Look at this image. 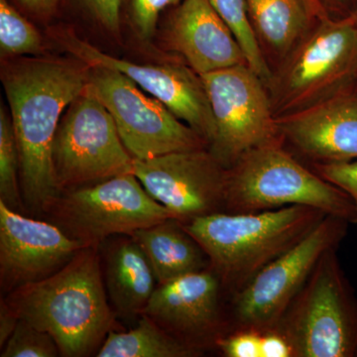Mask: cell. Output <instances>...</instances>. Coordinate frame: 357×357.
Wrapping results in <instances>:
<instances>
[{
    "label": "cell",
    "mask_w": 357,
    "mask_h": 357,
    "mask_svg": "<svg viewBox=\"0 0 357 357\" xmlns=\"http://www.w3.org/2000/svg\"><path fill=\"white\" fill-rule=\"evenodd\" d=\"M28 58L7 62L1 81L13 121L23 202L46 211L62 192L53 164V143L66 109L89 84L91 68L81 61Z\"/></svg>",
    "instance_id": "1"
},
{
    "label": "cell",
    "mask_w": 357,
    "mask_h": 357,
    "mask_svg": "<svg viewBox=\"0 0 357 357\" xmlns=\"http://www.w3.org/2000/svg\"><path fill=\"white\" fill-rule=\"evenodd\" d=\"M98 250L81 249L55 274L3 299L18 319L50 333L61 356L98 354L114 325Z\"/></svg>",
    "instance_id": "2"
},
{
    "label": "cell",
    "mask_w": 357,
    "mask_h": 357,
    "mask_svg": "<svg viewBox=\"0 0 357 357\" xmlns=\"http://www.w3.org/2000/svg\"><path fill=\"white\" fill-rule=\"evenodd\" d=\"M326 213L306 206L256 213H215L182 222L232 297L270 262L292 248Z\"/></svg>",
    "instance_id": "3"
},
{
    "label": "cell",
    "mask_w": 357,
    "mask_h": 357,
    "mask_svg": "<svg viewBox=\"0 0 357 357\" xmlns=\"http://www.w3.org/2000/svg\"><path fill=\"white\" fill-rule=\"evenodd\" d=\"M306 206L357 225L351 197L274 142L249 150L227 170L225 213Z\"/></svg>",
    "instance_id": "4"
},
{
    "label": "cell",
    "mask_w": 357,
    "mask_h": 357,
    "mask_svg": "<svg viewBox=\"0 0 357 357\" xmlns=\"http://www.w3.org/2000/svg\"><path fill=\"white\" fill-rule=\"evenodd\" d=\"M337 249L321 256L274 330L287 338L294 357L357 356V301Z\"/></svg>",
    "instance_id": "5"
},
{
    "label": "cell",
    "mask_w": 357,
    "mask_h": 357,
    "mask_svg": "<svg viewBox=\"0 0 357 357\" xmlns=\"http://www.w3.org/2000/svg\"><path fill=\"white\" fill-rule=\"evenodd\" d=\"M45 213L67 236L86 248H100L107 237L131 236L138 229L176 218L148 194L133 173L89 187L65 190L49 204Z\"/></svg>",
    "instance_id": "6"
},
{
    "label": "cell",
    "mask_w": 357,
    "mask_h": 357,
    "mask_svg": "<svg viewBox=\"0 0 357 357\" xmlns=\"http://www.w3.org/2000/svg\"><path fill=\"white\" fill-rule=\"evenodd\" d=\"M349 223L326 215L302 241L260 270L229 299L230 332L274 331L321 256L338 248Z\"/></svg>",
    "instance_id": "7"
},
{
    "label": "cell",
    "mask_w": 357,
    "mask_h": 357,
    "mask_svg": "<svg viewBox=\"0 0 357 357\" xmlns=\"http://www.w3.org/2000/svg\"><path fill=\"white\" fill-rule=\"evenodd\" d=\"M356 72V14L342 20L330 16L302 37L270 86L279 109L293 112L337 95Z\"/></svg>",
    "instance_id": "8"
},
{
    "label": "cell",
    "mask_w": 357,
    "mask_h": 357,
    "mask_svg": "<svg viewBox=\"0 0 357 357\" xmlns=\"http://www.w3.org/2000/svg\"><path fill=\"white\" fill-rule=\"evenodd\" d=\"M53 164L62 192L132 173L133 157L112 114L88 86L63 114L53 143Z\"/></svg>",
    "instance_id": "9"
},
{
    "label": "cell",
    "mask_w": 357,
    "mask_h": 357,
    "mask_svg": "<svg viewBox=\"0 0 357 357\" xmlns=\"http://www.w3.org/2000/svg\"><path fill=\"white\" fill-rule=\"evenodd\" d=\"M88 89L112 114L133 159L208 148L194 129L119 70L91 68Z\"/></svg>",
    "instance_id": "10"
},
{
    "label": "cell",
    "mask_w": 357,
    "mask_h": 357,
    "mask_svg": "<svg viewBox=\"0 0 357 357\" xmlns=\"http://www.w3.org/2000/svg\"><path fill=\"white\" fill-rule=\"evenodd\" d=\"M201 77L215 126L208 148L223 166L229 168L249 150L282 142L267 86L248 64Z\"/></svg>",
    "instance_id": "11"
},
{
    "label": "cell",
    "mask_w": 357,
    "mask_h": 357,
    "mask_svg": "<svg viewBox=\"0 0 357 357\" xmlns=\"http://www.w3.org/2000/svg\"><path fill=\"white\" fill-rule=\"evenodd\" d=\"M52 37L72 57L89 68L119 70L145 93L154 96L178 119L211 144L215 126L208 93L201 76L182 65H141L105 53L69 28L52 30Z\"/></svg>",
    "instance_id": "12"
},
{
    "label": "cell",
    "mask_w": 357,
    "mask_h": 357,
    "mask_svg": "<svg viewBox=\"0 0 357 357\" xmlns=\"http://www.w3.org/2000/svg\"><path fill=\"white\" fill-rule=\"evenodd\" d=\"M227 170L208 148L133 159L148 194L181 222L225 211Z\"/></svg>",
    "instance_id": "13"
},
{
    "label": "cell",
    "mask_w": 357,
    "mask_h": 357,
    "mask_svg": "<svg viewBox=\"0 0 357 357\" xmlns=\"http://www.w3.org/2000/svg\"><path fill=\"white\" fill-rule=\"evenodd\" d=\"M227 298L215 272L208 268L158 284L142 314L181 342L204 354L230 332Z\"/></svg>",
    "instance_id": "14"
},
{
    "label": "cell",
    "mask_w": 357,
    "mask_h": 357,
    "mask_svg": "<svg viewBox=\"0 0 357 357\" xmlns=\"http://www.w3.org/2000/svg\"><path fill=\"white\" fill-rule=\"evenodd\" d=\"M84 248L55 223L25 217L0 202L2 292H13L55 274Z\"/></svg>",
    "instance_id": "15"
},
{
    "label": "cell",
    "mask_w": 357,
    "mask_h": 357,
    "mask_svg": "<svg viewBox=\"0 0 357 357\" xmlns=\"http://www.w3.org/2000/svg\"><path fill=\"white\" fill-rule=\"evenodd\" d=\"M281 140L314 164L357 160V96L338 93L277 119Z\"/></svg>",
    "instance_id": "16"
},
{
    "label": "cell",
    "mask_w": 357,
    "mask_h": 357,
    "mask_svg": "<svg viewBox=\"0 0 357 357\" xmlns=\"http://www.w3.org/2000/svg\"><path fill=\"white\" fill-rule=\"evenodd\" d=\"M165 41L199 76L248 64L241 44L211 0H184L172 7Z\"/></svg>",
    "instance_id": "17"
},
{
    "label": "cell",
    "mask_w": 357,
    "mask_h": 357,
    "mask_svg": "<svg viewBox=\"0 0 357 357\" xmlns=\"http://www.w3.org/2000/svg\"><path fill=\"white\" fill-rule=\"evenodd\" d=\"M105 284L114 310L122 318L141 316L158 285L146 255L130 236L105 255Z\"/></svg>",
    "instance_id": "18"
},
{
    "label": "cell",
    "mask_w": 357,
    "mask_h": 357,
    "mask_svg": "<svg viewBox=\"0 0 357 357\" xmlns=\"http://www.w3.org/2000/svg\"><path fill=\"white\" fill-rule=\"evenodd\" d=\"M146 255L158 284L210 268L203 248L178 218H168L131 236Z\"/></svg>",
    "instance_id": "19"
},
{
    "label": "cell",
    "mask_w": 357,
    "mask_h": 357,
    "mask_svg": "<svg viewBox=\"0 0 357 357\" xmlns=\"http://www.w3.org/2000/svg\"><path fill=\"white\" fill-rule=\"evenodd\" d=\"M249 20L268 48L287 55L314 20L305 0H244Z\"/></svg>",
    "instance_id": "20"
},
{
    "label": "cell",
    "mask_w": 357,
    "mask_h": 357,
    "mask_svg": "<svg viewBox=\"0 0 357 357\" xmlns=\"http://www.w3.org/2000/svg\"><path fill=\"white\" fill-rule=\"evenodd\" d=\"M203 354L181 342L146 314L129 332L110 331L98 357H197Z\"/></svg>",
    "instance_id": "21"
},
{
    "label": "cell",
    "mask_w": 357,
    "mask_h": 357,
    "mask_svg": "<svg viewBox=\"0 0 357 357\" xmlns=\"http://www.w3.org/2000/svg\"><path fill=\"white\" fill-rule=\"evenodd\" d=\"M215 10L227 23L243 48L246 62L266 86L273 81V74L264 55L257 35L249 20L244 0H211Z\"/></svg>",
    "instance_id": "22"
},
{
    "label": "cell",
    "mask_w": 357,
    "mask_h": 357,
    "mask_svg": "<svg viewBox=\"0 0 357 357\" xmlns=\"http://www.w3.org/2000/svg\"><path fill=\"white\" fill-rule=\"evenodd\" d=\"M20 185V164L13 121L0 107V202L11 210H24Z\"/></svg>",
    "instance_id": "23"
},
{
    "label": "cell",
    "mask_w": 357,
    "mask_h": 357,
    "mask_svg": "<svg viewBox=\"0 0 357 357\" xmlns=\"http://www.w3.org/2000/svg\"><path fill=\"white\" fill-rule=\"evenodd\" d=\"M0 51L2 57L39 55L43 52L38 30L8 0H0Z\"/></svg>",
    "instance_id": "24"
},
{
    "label": "cell",
    "mask_w": 357,
    "mask_h": 357,
    "mask_svg": "<svg viewBox=\"0 0 357 357\" xmlns=\"http://www.w3.org/2000/svg\"><path fill=\"white\" fill-rule=\"evenodd\" d=\"M1 357H56L61 356L50 333L20 319L15 330L2 347Z\"/></svg>",
    "instance_id": "25"
},
{
    "label": "cell",
    "mask_w": 357,
    "mask_h": 357,
    "mask_svg": "<svg viewBox=\"0 0 357 357\" xmlns=\"http://www.w3.org/2000/svg\"><path fill=\"white\" fill-rule=\"evenodd\" d=\"M182 1L184 0H128V17L134 31L144 41L151 39L161 13Z\"/></svg>",
    "instance_id": "26"
},
{
    "label": "cell",
    "mask_w": 357,
    "mask_h": 357,
    "mask_svg": "<svg viewBox=\"0 0 357 357\" xmlns=\"http://www.w3.org/2000/svg\"><path fill=\"white\" fill-rule=\"evenodd\" d=\"M217 349L225 357H261V333L232 331L218 340Z\"/></svg>",
    "instance_id": "27"
},
{
    "label": "cell",
    "mask_w": 357,
    "mask_h": 357,
    "mask_svg": "<svg viewBox=\"0 0 357 357\" xmlns=\"http://www.w3.org/2000/svg\"><path fill=\"white\" fill-rule=\"evenodd\" d=\"M89 17L105 28L107 31L117 34L121 29V9L124 0H73Z\"/></svg>",
    "instance_id": "28"
},
{
    "label": "cell",
    "mask_w": 357,
    "mask_h": 357,
    "mask_svg": "<svg viewBox=\"0 0 357 357\" xmlns=\"http://www.w3.org/2000/svg\"><path fill=\"white\" fill-rule=\"evenodd\" d=\"M314 170L328 183L347 192L357 210V160L340 163L314 164Z\"/></svg>",
    "instance_id": "29"
},
{
    "label": "cell",
    "mask_w": 357,
    "mask_h": 357,
    "mask_svg": "<svg viewBox=\"0 0 357 357\" xmlns=\"http://www.w3.org/2000/svg\"><path fill=\"white\" fill-rule=\"evenodd\" d=\"M261 357H294L287 338L277 331L261 333Z\"/></svg>",
    "instance_id": "30"
},
{
    "label": "cell",
    "mask_w": 357,
    "mask_h": 357,
    "mask_svg": "<svg viewBox=\"0 0 357 357\" xmlns=\"http://www.w3.org/2000/svg\"><path fill=\"white\" fill-rule=\"evenodd\" d=\"M21 8L36 17H51L57 11L61 0H15Z\"/></svg>",
    "instance_id": "31"
},
{
    "label": "cell",
    "mask_w": 357,
    "mask_h": 357,
    "mask_svg": "<svg viewBox=\"0 0 357 357\" xmlns=\"http://www.w3.org/2000/svg\"><path fill=\"white\" fill-rule=\"evenodd\" d=\"M18 321H20L18 317L11 311L10 307L7 306L6 301L1 299L0 303V347L1 349L13 335Z\"/></svg>",
    "instance_id": "32"
},
{
    "label": "cell",
    "mask_w": 357,
    "mask_h": 357,
    "mask_svg": "<svg viewBox=\"0 0 357 357\" xmlns=\"http://www.w3.org/2000/svg\"><path fill=\"white\" fill-rule=\"evenodd\" d=\"M305 2L314 20H323L330 17V14L319 0H305Z\"/></svg>",
    "instance_id": "33"
},
{
    "label": "cell",
    "mask_w": 357,
    "mask_h": 357,
    "mask_svg": "<svg viewBox=\"0 0 357 357\" xmlns=\"http://www.w3.org/2000/svg\"><path fill=\"white\" fill-rule=\"evenodd\" d=\"M330 14L331 9H344L351 6L354 0H319Z\"/></svg>",
    "instance_id": "34"
},
{
    "label": "cell",
    "mask_w": 357,
    "mask_h": 357,
    "mask_svg": "<svg viewBox=\"0 0 357 357\" xmlns=\"http://www.w3.org/2000/svg\"><path fill=\"white\" fill-rule=\"evenodd\" d=\"M356 20H357V13L356 14Z\"/></svg>",
    "instance_id": "35"
}]
</instances>
